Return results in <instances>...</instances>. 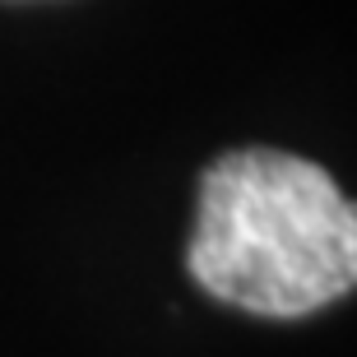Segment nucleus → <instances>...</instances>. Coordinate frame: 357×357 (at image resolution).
Segmentation results:
<instances>
[{
	"mask_svg": "<svg viewBox=\"0 0 357 357\" xmlns=\"http://www.w3.org/2000/svg\"><path fill=\"white\" fill-rule=\"evenodd\" d=\"M185 269L209 297L241 311L311 316L357 283V209L320 162L232 149L199 176Z\"/></svg>",
	"mask_w": 357,
	"mask_h": 357,
	"instance_id": "nucleus-1",
	"label": "nucleus"
}]
</instances>
